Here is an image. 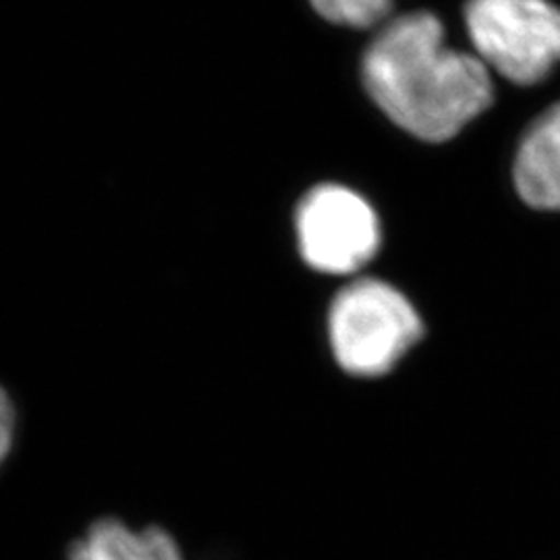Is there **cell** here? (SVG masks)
Listing matches in <instances>:
<instances>
[{"mask_svg": "<svg viewBox=\"0 0 560 560\" xmlns=\"http://www.w3.org/2000/svg\"><path fill=\"white\" fill-rule=\"evenodd\" d=\"M363 81L382 113L423 141L451 140L494 96L488 67L453 50L432 13L388 21L363 57Z\"/></svg>", "mask_w": 560, "mask_h": 560, "instance_id": "6da1fadb", "label": "cell"}, {"mask_svg": "<svg viewBox=\"0 0 560 560\" xmlns=\"http://www.w3.org/2000/svg\"><path fill=\"white\" fill-rule=\"evenodd\" d=\"M421 335L423 322L411 301L384 280H353L330 305V347L353 376L388 374Z\"/></svg>", "mask_w": 560, "mask_h": 560, "instance_id": "7a4b0ae2", "label": "cell"}, {"mask_svg": "<svg viewBox=\"0 0 560 560\" xmlns=\"http://www.w3.org/2000/svg\"><path fill=\"white\" fill-rule=\"evenodd\" d=\"M465 23L478 59L513 83H538L560 60V9L548 0H469Z\"/></svg>", "mask_w": 560, "mask_h": 560, "instance_id": "3957f363", "label": "cell"}, {"mask_svg": "<svg viewBox=\"0 0 560 560\" xmlns=\"http://www.w3.org/2000/svg\"><path fill=\"white\" fill-rule=\"evenodd\" d=\"M301 258L324 275H353L381 247V222L358 191L318 185L295 212Z\"/></svg>", "mask_w": 560, "mask_h": 560, "instance_id": "277c9868", "label": "cell"}, {"mask_svg": "<svg viewBox=\"0 0 560 560\" xmlns=\"http://www.w3.org/2000/svg\"><path fill=\"white\" fill-rule=\"evenodd\" d=\"M521 200L538 210H560V104L525 131L513 166Z\"/></svg>", "mask_w": 560, "mask_h": 560, "instance_id": "5b68a950", "label": "cell"}, {"mask_svg": "<svg viewBox=\"0 0 560 560\" xmlns=\"http://www.w3.org/2000/svg\"><path fill=\"white\" fill-rule=\"evenodd\" d=\"M67 560H185L179 541L164 527L133 529L127 523L104 517L92 523L85 536L73 541Z\"/></svg>", "mask_w": 560, "mask_h": 560, "instance_id": "8992f818", "label": "cell"}, {"mask_svg": "<svg viewBox=\"0 0 560 560\" xmlns=\"http://www.w3.org/2000/svg\"><path fill=\"white\" fill-rule=\"evenodd\" d=\"M324 20L370 30L386 20L393 11V0H312Z\"/></svg>", "mask_w": 560, "mask_h": 560, "instance_id": "52a82bcc", "label": "cell"}, {"mask_svg": "<svg viewBox=\"0 0 560 560\" xmlns=\"http://www.w3.org/2000/svg\"><path fill=\"white\" fill-rule=\"evenodd\" d=\"M15 439V407L0 388V465L9 457Z\"/></svg>", "mask_w": 560, "mask_h": 560, "instance_id": "ba28073f", "label": "cell"}]
</instances>
